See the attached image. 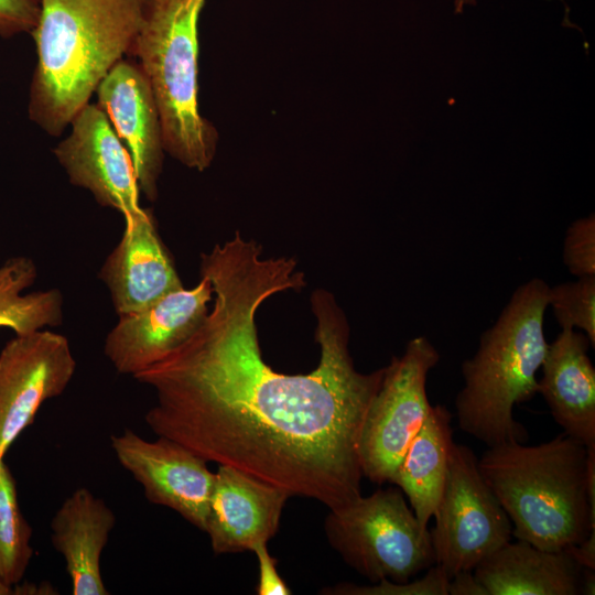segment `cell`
Returning a JSON list of instances; mask_svg holds the SVG:
<instances>
[{"mask_svg":"<svg viewBox=\"0 0 595 595\" xmlns=\"http://www.w3.org/2000/svg\"><path fill=\"white\" fill-rule=\"evenodd\" d=\"M214 304L180 346L133 378L155 392L144 420L206 462L229 466L328 509L361 495L359 441L385 367L358 371L349 325L334 296L316 290L318 365L275 371L261 354L256 313L272 295L305 286L293 258H263L236 234L201 255Z\"/></svg>","mask_w":595,"mask_h":595,"instance_id":"6da1fadb","label":"cell"},{"mask_svg":"<svg viewBox=\"0 0 595 595\" xmlns=\"http://www.w3.org/2000/svg\"><path fill=\"white\" fill-rule=\"evenodd\" d=\"M145 0H40L28 116L60 137L116 63L128 56Z\"/></svg>","mask_w":595,"mask_h":595,"instance_id":"7a4b0ae2","label":"cell"},{"mask_svg":"<svg viewBox=\"0 0 595 595\" xmlns=\"http://www.w3.org/2000/svg\"><path fill=\"white\" fill-rule=\"evenodd\" d=\"M508 515L512 537L547 551L577 545L595 531L587 491V447L561 433L539 445L508 442L478 458Z\"/></svg>","mask_w":595,"mask_h":595,"instance_id":"3957f363","label":"cell"},{"mask_svg":"<svg viewBox=\"0 0 595 595\" xmlns=\"http://www.w3.org/2000/svg\"><path fill=\"white\" fill-rule=\"evenodd\" d=\"M549 288L539 278L518 286L494 325L480 335L476 353L462 364L457 423L487 447L529 437L513 418V408L538 393L537 372L548 348L543 323Z\"/></svg>","mask_w":595,"mask_h":595,"instance_id":"277c9868","label":"cell"},{"mask_svg":"<svg viewBox=\"0 0 595 595\" xmlns=\"http://www.w3.org/2000/svg\"><path fill=\"white\" fill-rule=\"evenodd\" d=\"M205 0H145L130 48L152 90L164 151L183 165L206 170L218 132L198 107V19Z\"/></svg>","mask_w":595,"mask_h":595,"instance_id":"5b68a950","label":"cell"},{"mask_svg":"<svg viewBox=\"0 0 595 595\" xmlns=\"http://www.w3.org/2000/svg\"><path fill=\"white\" fill-rule=\"evenodd\" d=\"M324 531L344 562L371 583L409 582L435 564L430 530L397 486L329 509Z\"/></svg>","mask_w":595,"mask_h":595,"instance_id":"8992f818","label":"cell"},{"mask_svg":"<svg viewBox=\"0 0 595 595\" xmlns=\"http://www.w3.org/2000/svg\"><path fill=\"white\" fill-rule=\"evenodd\" d=\"M439 361L435 346L425 336H418L385 367L359 441L363 476L370 482H390L426 420L432 408L426 393L428 375Z\"/></svg>","mask_w":595,"mask_h":595,"instance_id":"52a82bcc","label":"cell"},{"mask_svg":"<svg viewBox=\"0 0 595 595\" xmlns=\"http://www.w3.org/2000/svg\"><path fill=\"white\" fill-rule=\"evenodd\" d=\"M430 537L435 564L451 578L473 571L511 541L512 524L484 479L470 447L454 442Z\"/></svg>","mask_w":595,"mask_h":595,"instance_id":"ba28073f","label":"cell"},{"mask_svg":"<svg viewBox=\"0 0 595 595\" xmlns=\"http://www.w3.org/2000/svg\"><path fill=\"white\" fill-rule=\"evenodd\" d=\"M75 370L69 342L62 334L44 328L6 343L0 351V459L42 404L65 391Z\"/></svg>","mask_w":595,"mask_h":595,"instance_id":"9c48e42d","label":"cell"},{"mask_svg":"<svg viewBox=\"0 0 595 595\" xmlns=\"http://www.w3.org/2000/svg\"><path fill=\"white\" fill-rule=\"evenodd\" d=\"M68 136L52 150L71 184L88 191L102 207L123 218L141 209L133 162L123 142L97 104L74 116Z\"/></svg>","mask_w":595,"mask_h":595,"instance_id":"30bf717a","label":"cell"},{"mask_svg":"<svg viewBox=\"0 0 595 595\" xmlns=\"http://www.w3.org/2000/svg\"><path fill=\"white\" fill-rule=\"evenodd\" d=\"M110 443L117 461L151 504L176 511L205 531L215 480L205 459L171 439L149 441L130 429L111 435Z\"/></svg>","mask_w":595,"mask_h":595,"instance_id":"8fae6325","label":"cell"},{"mask_svg":"<svg viewBox=\"0 0 595 595\" xmlns=\"http://www.w3.org/2000/svg\"><path fill=\"white\" fill-rule=\"evenodd\" d=\"M210 281L201 275L191 289L175 290L150 306L118 315L104 354L122 375L132 377L184 343L202 324L213 300Z\"/></svg>","mask_w":595,"mask_h":595,"instance_id":"7c38bea8","label":"cell"},{"mask_svg":"<svg viewBox=\"0 0 595 595\" xmlns=\"http://www.w3.org/2000/svg\"><path fill=\"white\" fill-rule=\"evenodd\" d=\"M95 94L97 106L130 153L140 191L154 202L165 151L158 107L142 68L138 62L120 60Z\"/></svg>","mask_w":595,"mask_h":595,"instance_id":"4fadbf2b","label":"cell"},{"mask_svg":"<svg viewBox=\"0 0 595 595\" xmlns=\"http://www.w3.org/2000/svg\"><path fill=\"white\" fill-rule=\"evenodd\" d=\"M123 219L122 236L98 272L118 315L141 311L184 286L151 210L141 207Z\"/></svg>","mask_w":595,"mask_h":595,"instance_id":"5bb4252c","label":"cell"},{"mask_svg":"<svg viewBox=\"0 0 595 595\" xmlns=\"http://www.w3.org/2000/svg\"><path fill=\"white\" fill-rule=\"evenodd\" d=\"M290 497L282 488L218 465L205 527L214 553L252 551L267 543Z\"/></svg>","mask_w":595,"mask_h":595,"instance_id":"9a60e30c","label":"cell"},{"mask_svg":"<svg viewBox=\"0 0 595 595\" xmlns=\"http://www.w3.org/2000/svg\"><path fill=\"white\" fill-rule=\"evenodd\" d=\"M561 329L548 344L538 393L563 433L592 448L595 447V368L587 354L592 345L584 333Z\"/></svg>","mask_w":595,"mask_h":595,"instance_id":"2e32d148","label":"cell"},{"mask_svg":"<svg viewBox=\"0 0 595 595\" xmlns=\"http://www.w3.org/2000/svg\"><path fill=\"white\" fill-rule=\"evenodd\" d=\"M116 523L113 511L85 487L74 490L51 521L52 543L65 561L73 595H108L100 569Z\"/></svg>","mask_w":595,"mask_h":595,"instance_id":"e0dca14e","label":"cell"},{"mask_svg":"<svg viewBox=\"0 0 595 595\" xmlns=\"http://www.w3.org/2000/svg\"><path fill=\"white\" fill-rule=\"evenodd\" d=\"M473 571L489 595H577L583 566L569 549L547 551L517 540Z\"/></svg>","mask_w":595,"mask_h":595,"instance_id":"ac0fdd59","label":"cell"},{"mask_svg":"<svg viewBox=\"0 0 595 595\" xmlns=\"http://www.w3.org/2000/svg\"><path fill=\"white\" fill-rule=\"evenodd\" d=\"M452 418L445 405H432L389 482L403 493L425 527L436 511L446 480L454 444Z\"/></svg>","mask_w":595,"mask_h":595,"instance_id":"d6986e66","label":"cell"},{"mask_svg":"<svg viewBox=\"0 0 595 595\" xmlns=\"http://www.w3.org/2000/svg\"><path fill=\"white\" fill-rule=\"evenodd\" d=\"M37 278L35 262L26 256L0 264V327L24 335L63 321V295L58 289L24 293Z\"/></svg>","mask_w":595,"mask_h":595,"instance_id":"ffe728a7","label":"cell"},{"mask_svg":"<svg viewBox=\"0 0 595 595\" xmlns=\"http://www.w3.org/2000/svg\"><path fill=\"white\" fill-rule=\"evenodd\" d=\"M32 529L23 517L17 485L4 459H0V575L18 585L33 556Z\"/></svg>","mask_w":595,"mask_h":595,"instance_id":"44dd1931","label":"cell"},{"mask_svg":"<svg viewBox=\"0 0 595 595\" xmlns=\"http://www.w3.org/2000/svg\"><path fill=\"white\" fill-rule=\"evenodd\" d=\"M548 306L561 328H581L595 346V275L550 286Z\"/></svg>","mask_w":595,"mask_h":595,"instance_id":"7402d4cb","label":"cell"},{"mask_svg":"<svg viewBox=\"0 0 595 595\" xmlns=\"http://www.w3.org/2000/svg\"><path fill=\"white\" fill-rule=\"evenodd\" d=\"M450 577L445 571L434 564L423 577L414 582H396L388 578L371 585L339 583L325 593L339 595H448Z\"/></svg>","mask_w":595,"mask_h":595,"instance_id":"603a6c76","label":"cell"},{"mask_svg":"<svg viewBox=\"0 0 595 595\" xmlns=\"http://www.w3.org/2000/svg\"><path fill=\"white\" fill-rule=\"evenodd\" d=\"M563 263L576 278L595 275V218L589 215L572 223L563 242Z\"/></svg>","mask_w":595,"mask_h":595,"instance_id":"cb8c5ba5","label":"cell"},{"mask_svg":"<svg viewBox=\"0 0 595 595\" xmlns=\"http://www.w3.org/2000/svg\"><path fill=\"white\" fill-rule=\"evenodd\" d=\"M40 14V0H0V37L31 33Z\"/></svg>","mask_w":595,"mask_h":595,"instance_id":"d4e9b609","label":"cell"},{"mask_svg":"<svg viewBox=\"0 0 595 595\" xmlns=\"http://www.w3.org/2000/svg\"><path fill=\"white\" fill-rule=\"evenodd\" d=\"M252 552L257 555L259 580L258 595H290L292 592L277 571V561L270 555L267 543L258 544Z\"/></svg>","mask_w":595,"mask_h":595,"instance_id":"484cf974","label":"cell"},{"mask_svg":"<svg viewBox=\"0 0 595 595\" xmlns=\"http://www.w3.org/2000/svg\"><path fill=\"white\" fill-rule=\"evenodd\" d=\"M450 595H489L474 571H462L450 578Z\"/></svg>","mask_w":595,"mask_h":595,"instance_id":"4316f807","label":"cell"},{"mask_svg":"<svg viewBox=\"0 0 595 595\" xmlns=\"http://www.w3.org/2000/svg\"><path fill=\"white\" fill-rule=\"evenodd\" d=\"M576 561L586 569H595V531L583 542L569 548Z\"/></svg>","mask_w":595,"mask_h":595,"instance_id":"83f0119b","label":"cell"},{"mask_svg":"<svg viewBox=\"0 0 595 595\" xmlns=\"http://www.w3.org/2000/svg\"><path fill=\"white\" fill-rule=\"evenodd\" d=\"M595 589V574L594 570L583 567L582 578L580 585V594L594 595Z\"/></svg>","mask_w":595,"mask_h":595,"instance_id":"f1b7e54d","label":"cell"},{"mask_svg":"<svg viewBox=\"0 0 595 595\" xmlns=\"http://www.w3.org/2000/svg\"><path fill=\"white\" fill-rule=\"evenodd\" d=\"M13 593V586L7 584L0 575V595H10Z\"/></svg>","mask_w":595,"mask_h":595,"instance_id":"f546056e","label":"cell"},{"mask_svg":"<svg viewBox=\"0 0 595 595\" xmlns=\"http://www.w3.org/2000/svg\"><path fill=\"white\" fill-rule=\"evenodd\" d=\"M476 0H454L455 12L461 13L465 4H475Z\"/></svg>","mask_w":595,"mask_h":595,"instance_id":"4dcf8cb0","label":"cell"}]
</instances>
